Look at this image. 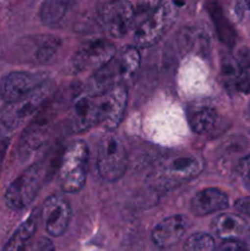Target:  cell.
I'll use <instances>...</instances> for the list:
<instances>
[{"label": "cell", "mask_w": 250, "mask_h": 251, "mask_svg": "<svg viewBox=\"0 0 250 251\" xmlns=\"http://www.w3.org/2000/svg\"><path fill=\"white\" fill-rule=\"evenodd\" d=\"M205 168L202 157L195 153H181L162 159L152 173L154 185L172 189L193 180Z\"/></svg>", "instance_id": "cell-1"}, {"label": "cell", "mask_w": 250, "mask_h": 251, "mask_svg": "<svg viewBox=\"0 0 250 251\" xmlns=\"http://www.w3.org/2000/svg\"><path fill=\"white\" fill-rule=\"evenodd\" d=\"M140 61L141 56L136 47L129 46L120 53L115 54L104 66L96 71L92 77L93 87L98 91L96 95L117 86H124V83L131 80L135 75L140 66Z\"/></svg>", "instance_id": "cell-2"}, {"label": "cell", "mask_w": 250, "mask_h": 251, "mask_svg": "<svg viewBox=\"0 0 250 251\" xmlns=\"http://www.w3.org/2000/svg\"><path fill=\"white\" fill-rule=\"evenodd\" d=\"M48 176L46 161H39L22 172L6 189L4 201L9 208L20 211L33 202Z\"/></svg>", "instance_id": "cell-3"}, {"label": "cell", "mask_w": 250, "mask_h": 251, "mask_svg": "<svg viewBox=\"0 0 250 251\" xmlns=\"http://www.w3.org/2000/svg\"><path fill=\"white\" fill-rule=\"evenodd\" d=\"M88 147L83 141L69 145L59 162V183L61 190L73 194L83 188L87 179Z\"/></svg>", "instance_id": "cell-4"}, {"label": "cell", "mask_w": 250, "mask_h": 251, "mask_svg": "<svg viewBox=\"0 0 250 251\" xmlns=\"http://www.w3.org/2000/svg\"><path fill=\"white\" fill-rule=\"evenodd\" d=\"M107 109L103 93H85L74 100L68 113V129L73 134H80L96 125H104Z\"/></svg>", "instance_id": "cell-5"}, {"label": "cell", "mask_w": 250, "mask_h": 251, "mask_svg": "<svg viewBox=\"0 0 250 251\" xmlns=\"http://www.w3.org/2000/svg\"><path fill=\"white\" fill-rule=\"evenodd\" d=\"M178 11L175 2H161L157 5L137 26L134 33L135 44L140 48H149L158 43L174 25Z\"/></svg>", "instance_id": "cell-6"}, {"label": "cell", "mask_w": 250, "mask_h": 251, "mask_svg": "<svg viewBox=\"0 0 250 251\" xmlns=\"http://www.w3.org/2000/svg\"><path fill=\"white\" fill-rule=\"evenodd\" d=\"M53 88V82L48 80L31 93L17 100L16 102L5 104V107L0 112L1 124L10 130L21 126L28 118H31L43 108L47 98L50 97Z\"/></svg>", "instance_id": "cell-7"}, {"label": "cell", "mask_w": 250, "mask_h": 251, "mask_svg": "<svg viewBox=\"0 0 250 251\" xmlns=\"http://www.w3.org/2000/svg\"><path fill=\"white\" fill-rule=\"evenodd\" d=\"M97 168L104 180L113 183L122 178L127 168V153L124 144L113 132H107L98 145Z\"/></svg>", "instance_id": "cell-8"}, {"label": "cell", "mask_w": 250, "mask_h": 251, "mask_svg": "<svg viewBox=\"0 0 250 251\" xmlns=\"http://www.w3.org/2000/svg\"><path fill=\"white\" fill-rule=\"evenodd\" d=\"M117 54L114 44L105 39H92L83 43L76 50L70 60V69L74 73L100 69Z\"/></svg>", "instance_id": "cell-9"}, {"label": "cell", "mask_w": 250, "mask_h": 251, "mask_svg": "<svg viewBox=\"0 0 250 251\" xmlns=\"http://www.w3.org/2000/svg\"><path fill=\"white\" fill-rule=\"evenodd\" d=\"M137 2L112 1L103 5L100 20L108 33L114 38H120L127 33L134 25L135 19L140 15Z\"/></svg>", "instance_id": "cell-10"}, {"label": "cell", "mask_w": 250, "mask_h": 251, "mask_svg": "<svg viewBox=\"0 0 250 251\" xmlns=\"http://www.w3.org/2000/svg\"><path fill=\"white\" fill-rule=\"evenodd\" d=\"M48 78L44 73H28V71H11L0 81V98L5 103L16 102L39 86L47 82Z\"/></svg>", "instance_id": "cell-11"}, {"label": "cell", "mask_w": 250, "mask_h": 251, "mask_svg": "<svg viewBox=\"0 0 250 251\" xmlns=\"http://www.w3.org/2000/svg\"><path fill=\"white\" fill-rule=\"evenodd\" d=\"M71 218L69 201L60 195H51L44 201L42 208V220L48 234L60 237L68 229Z\"/></svg>", "instance_id": "cell-12"}, {"label": "cell", "mask_w": 250, "mask_h": 251, "mask_svg": "<svg viewBox=\"0 0 250 251\" xmlns=\"http://www.w3.org/2000/svg\"><path fill=\"white\" fill-rule=\"evenodd\" d=\"M51 108H53L51 103L48 107L42 108L37 117L32 120L31 124L25 129L21 136V141H20V150L22 152L28 153L46 144L47 139L50 134L51 124L54 120Z\"/></svg>", "instance_id": "cell-13"}, {"label": "cell", "mask_w": 250, "mask_h": 251, "mask_svg": "<svg viewBox=\"0 0 250 251\" xmlns=\"http://www.w3.org/2000/svg\"><path fill=\"white\" fill-rule=\"evenodd\" d=\"M188 229V220L181 215L169 216L161 222L157 223L152 229V243L159 249H167L176 243L180 242L181 238Z\"/></svg>", "instance_id": "cell-14"}, {"label": "cell", "mask_w": 250, "mask_h": 251, "mask_svg": "<svg viewBox=\"0 0 250 251\" xmlns=\"http://www.w3.org/2000/svg\"><path fill=\"white\" fill-rule=\"evenodd\" d=\"M228 205V196L216 188L202 189L191 199V211L196 216H207L210 213L225 210Z\"/></svg>", "instance_id": "cell-15"}, {"label": "cell", "mask_w": 250, "mask_h": 251, "mask_svg": "<svg viewBox=\"0 0 250 251\" xmlns=\"http://www.w3.org/2000/svg\"><path fill=\"white\" fill-rule=\"evenodd\" d=\"M103 96L107 108V120L104 126L108 130H113L118 127L124 117L127 103V91L124 86H117L103 92Z\"/></svg>", "instance_id": "cell-16"}, {"label": "cell", "mask_w": 250, "mask_h": 251, "mask_svg": "<svg viewBox=\"0 0 250 251\" xmlns=\"http://www.w3.org/2000/svg\"><path fill=\"white\" fill-rule=\"evenodd\" d=\"M212 229L225 240L237 239L248 229L247 221L233 213H222L212 221Z\"/></svg>", "instance_id": "cell-17"}, {"label": "cell", "mask_w": 250, "mask_h": 251, "mask_svg": "<svg viewBox=\"0 0 250 251\" xmlns=\"http://www.w3.org/2000/svg\"><path fill=\"white\" fill-rule=\"evenodd\" d=\"M38 226V212L33 211L26 221L19 226L1 251H22L31 242Z\"/></svg>", "instance_id": "cell-18"}, {"label": "cell", "mask_w": 250, "mask_h": 251, "mask_svg": "<svg viewBox=\"0 0 250 251\" xmlns=\"http://www.w3.org/2000/svg\"><path fill=\"white\" fill-rule=\"evenodd\" d=\"M220 120L217 110L212 107H201L194 110L189 118V123L194 132L206 135L213 131Z\"/></svg>", "instance_id": "cell-19"}, {"label": "cell", "mask_w": 250, "mask_h": 251, "mask_svg": "<svg viewBox=\"0 0 250 251\" xmlns=\"http://www.w3.org/2000/svg\"><path fill=\"white\" fill-rule=\"evenodd\" d=\"M208 12H210L211 17L213 19L216 31H217V34L218 37H220L221 41L228 47L234 46L237 33H235L234 27L230 24L229 20L225 16L220 5L215 4V2H213V4H210L208 5Z\"/></svg>", "instance_id": "cell-20"}, {"label": "cell", "mask_w": 250, "mask_h": 251, "mask_svg": "<svg viewBox=\"0 0 250 251\" xmlns=\"http://www.w3.org/2000/svg\"><path fill=\"white\" fill-rule=\"evenodd\" d=\"M234 58L239 69L235 92L250 95V49L248 47H242Z\"/></svg>", "instance_id": "cell-21"}, {"label": "cell", "mask_w": 250, "mask_h": 251, "mask_svg": "<svg viewBox=\"0 0 250 251\" xmlns=\"http://www.w3.org/2000/svg\"><path fill=\"white\" fill-rule=\"evenodd\" d=\"M69 4L65 1H50L43 2L41 7V20L47 26H56L59 22L64 19V16L68 12Z\"/></svg>", "instance_id": "cell-22"}, {"label": "cell", "mask_w": 250, "mask_h": 251, "mask_svg": "<svg viewBox=\"0 0 250 251\" xmlns=\"http://www.w3.org/2000/svg\"><path fill=\"white\" fill-rule=\"evenodd\" d=\"M221 74H222V81L227 90L235 92L239 69H238V64L234 56L229 55V54L223 56L222 61H221Z\"/></svg>", "instance_id": "cell-23"}, {"label": "cell", "mask_w": 250, "mask_h": 251, "mask_svg": "<svg viewBox=\"0 0 250 251\" xmlns=\"http://www.w3.org/2000/svg\"><path fill=\"white\" fill-rule=\"evenodd\" d=\"M60 46V39L54 36L43 37L34 51V60L38 64H46L54 56Z\"/></svg>", "instance_id": "cell-24"}, {"label": "cell", "mask_w": 250, "mask_h": 251, "mask_svg": "<svg viewBox=\"0 0 250 251\" xmlns=\"http://www.w3.org/2000/svg\"><path fill=\"white\" fill-rule=\"evenodd\" d=\"M185 251H215V240L206 233H195L186 239Z\"/></svg>", "instance_id": "cell-25"}, {"label": "cell", "mask_w": 250, "mask_h": 251, "mask_svg": "<svg viewBox=\"0 0 250 251\" xmlns=\"http://www.w3.org/2000/svg\"><path fill=\"white\" fill-rule=\"evenodd\" d=\"M25 251H55V247L50 239L42 237L29 243Z\"/></svg>", "instance_id": "cell-26"}, {"label": "cell", "mask_w": 250, "mask_h": 251, "mask_svg": "<svg viewBox=\"0 0 250 251\" xmlns=\"http://www.w3.org/2000/svg\"><path fill=\"white\" fill-rule=\"evenodd\" d=\"M238 173H239L244 185L250 190V154L240 159L239 164H238Z\"/></svg>", "instance_id": "cell-27"}, {"label": "cell", "mask_w": 250, "mask_h": 251, "mask_svg": "<svg viewBox=\"0 0 250 251\" xmlns=\"http://www.w3.org/2000/svg\"><path fill=\"white\" fill-rule=\"evenodd\" d=\"M218 251H249V248L245 243L238 239L225 240L218 248Z\"/></svg>", "instance_id": "cell-28"}, {"label": "cell", "mask_w": 250, "mask_h": 251, "mask_svg": "<svg viewBox=\"0 0 250 251\" xmlns=\"http://www.w3.org/2000/svg\"><path fill=\"white\" fill-rule=\"evenodd\" d=\"M234 11L240 20L245 19L250 15V2H237Z\"/></svg>", "instance_id": "cell-29"}, {"label": "cell", "mask_w": 250, "mask_h": 251, "mask_svg": "<svg viewBox=\"0 0 250 251\" xmlns=\"http://www.w3.org/2000/svg\"><path fill=\"white\" fill-rule=\"evenodd\" d=\"M235 208L243 215H247L248 217H250V196L238 200L235 202Z\"/></svg>", "instance_id": "cell-30"}, {"label": "cell", "mask_w": 250, "mask_h": 251, "mask_svg": "<svg viewBox=\"0 0 250 251\" xmlns=\"http://www.w3.org/2000/svg\"><path fill=\"white\" fill-rule=\"evenodd\" d=\"M6 149H7V141H0V169H1L2 161H4Z\"/></svg>", "instance_id": "cell-31"}, {"label": "cell", "mask_w": 250, "mask_h": 251, "mask_svg": "<svg viewBox=\"0 0 250 251\" xmlns=\"http://www.w3.org/2000/svg\"><path fill=\"white\" fill-rule=\"evenodd\" d=\"M248 114L250 115V102H249V105H248Z\"/></svg>", "instance_id": "cell-32"}]
</instances>
